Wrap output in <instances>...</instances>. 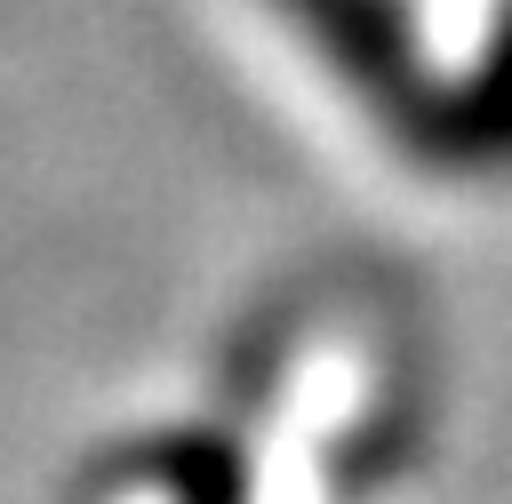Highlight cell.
I'll list each match as a JSON object with an SVG mask.
<instances>
[{"mask_svg":"<svg viewBox=\"0 0 512 504\" xmlns=\"http://www.w3.org/2000/svg\"><path fill=\"white\" fill-rule=\"evenodd\" d=\"M264 8L376 120V136L416 160L432 112H440V88H448V72H432V56H424L416 0H264Z\"/></svg>","mask_w":512,"mask_h":504,"instance_id":"cell-1","label":"cell"},{"mask_svg":"<svg viewBox=\"0 0 512 504\" xmlns=\"http://www.w3.org/2000/svg\"><path fill=\"white\" fill-rule=\"evenodd\" d=\"M416 168L456 184H504L512 176V0L488 16L480 48L448 72L440 112L416 144Z\"/></svg>","mask_w":512,"mask_h":504,"instance_id":"cell-2","label":"cell"},{"mask_svg":"<svg viewBox=\"0 0 512 504\" xmlns=\"http://www.w3.org/2000/svg\"><path fill=\"white\" fill-rule=\"evenodd\" d=\"M128 472L152 480L168 504H248V456H240V440H224L208 424L136 440L128 448Z\"/></svg>","mask_w":512,"mask_h":504,"instance_id":"cell-3","label":"cell"}]
</instances>
